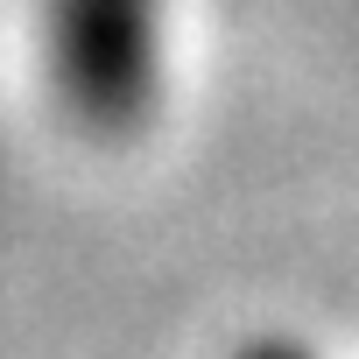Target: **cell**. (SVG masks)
I'll list each match as a JSON object with an SVG mask.
<instances>
[{"label": "cell", "mask_w": 359, "mask_h": 359, "mask_svg": "<svg viewBox=\"0 0 359 359\" xmlns=\"http://www.w3.org/2000/svg\"><path fill=\"white\" fill-rule=\"evenodd\" d=\"M50 99L85 134H134L162 99V0H43L36 8Z\"/></svg>", "instance_id": "obj_1"}, {"label": "cell", "mask_w": 359, "mask_h": 359, "mask_svg": "<svg viewBox=\"0 0 359 359\" xmlns=\"http://www.w3.org/2000/svg\"><path fill=\"white\" fill-rule=\"evenodd\" d=\"M233 359H310L303 345H289V338H254V345H240Z\"/></svg>", "instance_id": "obj_2"}]
</instances>
